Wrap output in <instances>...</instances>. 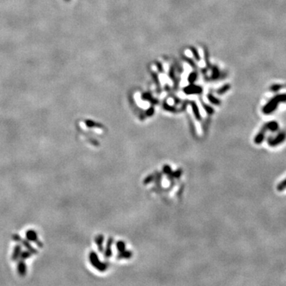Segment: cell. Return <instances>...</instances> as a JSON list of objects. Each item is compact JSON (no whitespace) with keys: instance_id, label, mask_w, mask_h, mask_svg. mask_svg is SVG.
Listing matches in <instances>:
<instances>
[{"instance_id":"cell-4","label":"cell","mask_w":286,"mask_h":286,"mask_svg":"<svg viewBox=\"0 0 286 286\" xmlns=\"http://www.w3.org/2000/svg\"><path fill=\"white\" fill-rule=\"evenodd\" d=\"M265 127H266L267 130H269L270 131H277L279 128V125L278 123L276 122V121H271V122H269V123H267L265 124Z\"/></svg>"},{"instance_id":"cell-5","label":"cell","mask_w":286,"mask_h":286,"mask_svg":"<svg viewBox=\"0 0 286 286\" xmlns=\"http://www.w3.org/2000/svg\"><path fill=\"white\" fill-rule=\"evenodd\" d=\"M277 189L279 191H283L284 189H286V178L284 179V180H283L281 182H280V183L278 184Z\"/></svg>"},{"instance_id":"cell-1","label":"cell","mask_w":286,"mask_h":286,"mask_svg":"<svg viewBox=\"0 0 286 286\" xmlns=\"http://www.w3.org/2000/svg\"><path fill=\"white\" fill-rule=\"evenodd\" d=\"M286 101V95H280L272 99L263 108V112L265 114H271L277 109L278 104L280 102Z\"/></svg>"},{"instance_id":"cell-2","label":"cell","mask_w":286,"mask_h":286,"mask_svg":"<svg viewBox=\"0 0 286 286\" xmlns=\"http://www.w3.org/2000/svg\"><path fill=\"white\" fill-rule=\"evenodd\" d=\"M286 138V133L284 131L281 132L280 133H278V135L276 136L275 138H272L269 141V145L270 146L272 147H275L278 146V145L281 144L283 142L285 141Z\"/></svg>"},{"instance_id":"cell-3","label":"cell","mask_w":286,"mask_h":286,"mask_svg":"<svg viewBox=\"0 0 286 286\" xmlns=\"http://www.w3.org/2000/svg\"><path fill=\"white\" fill-rule=\"evenodd\" d=\"M267 130V128L265 127V125L264 127H262V129L260 131L258 132V134L255 136V138H254V142L255 144L257 145H260L261 143H262L263 141L265 139V132Z\"/></svg>"}]
</instances>
